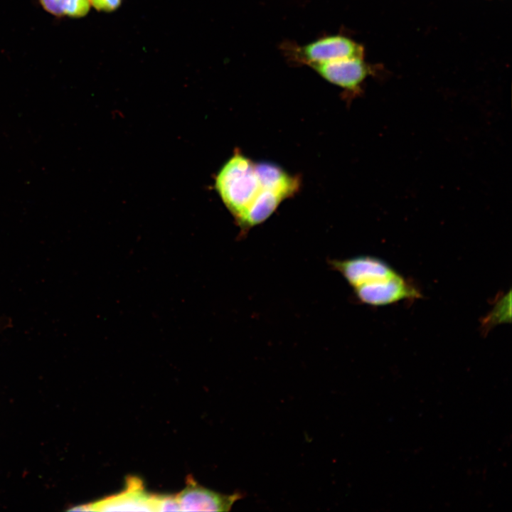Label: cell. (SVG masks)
Masks as SVG:
<instances>
[{
  "mask_svg": "<svg viewBox=\"0 0 512 512\" xmlns=\"http://www.w3.org/2000/svg\"><path fill=\"white\" fill-rule=\"evenodd\" d=\"M299 177L277 165L256 163L236 152L215 179L223 202L241 230L247 231L267 220L285 199L300 188Z\"/></svg>",
  "mask_w": 512,
  "mask_h": 512,
  "instance_id": "6da1fadb",
  "label": "cell"
},
{
  "mask_svg": "<svg viewBox=\"0 0 512 512\" xmlns=\"http://www.w3.org/2000/svg\"><path fill=\"white\" fill-rule=\"evenodd\" d=\"M330 263L365 304L385 306L422 296L414 284L380 258L359 255Z\"/></svg>",
  "mask_w": 512,
  "mask_h": 512,
  "instance_id": "7a4b0ae2",
  "label": "cell"
},
{
  "mask_svg": "<svg viewBox=\"0 0 512 512\" xmlns=\"http://www.w3.org/2000/svg\"><path fill=\"white\" fill-rule=\"evenodd\" d=\"M281 49L289 62L309 67L339 59L364 58L363 47L341 33L324 35L303 45L284 42Z\"/></svg>",
  "mask_w": 512,
  "mask_h": 512,
  "instance_id": "3957f363",
  "label": "cell"
},
{
  "mask_svg": "<svg viewBox=\"0 0 512 512\" xmlns=\"http://www.w3.org/2000/svg\"><path fill=\"white\" fill-rule=\"evenodd\" d=\"M309 68L323 79L341 87L351 96L358 95L361 92L363 83L370 73V67L361 57L314 64Z\"/></svg>",
  "mask_w": 512,
  "mask_h": 512,
  "instance_id": "277c9868",
  "label": "cell"
},
{
  "mask_svg": "<svg viewBox=\"0 0 512 512\" xmlns=\"http://www.w3.org/2000/svg\"><path fill=\"white\" fill-rule=\"evenodd\" d=\"M85 511H155V494L146 491L140 479L129 476L121 492L85 504Z\"/></svg>",
  "mask_w": 512,
  "mask_h": 512,
  "instance_id": "5b68a950",
  "label": "cell"
},
{
  "mask_svg": "<svg viewBox=\"0 0 512 512\" xmlns=\"http://www.w3.org/2000/svg\"><path fill=\"white\" fill-rule=\"evenodd\" d=\"M181 511H228L245 495L240 491L226 495L201 486L188 476L184 489L176 494Z\"/></svg>",
  "mask_w": 512,
  "mask_h": 512,
  "instance_id": "8992f818",
  "label": "cell"
},
{
  "mask_svg": "<svg viewBox=\"0 0 512 512\" xmlns=\"http://www.w3.org/2000/svg\"><path fill=\"white\" fill-rule=\"evenodd\" d=\"M155 511H181L176 496L155 494Z\"/></svg>",
  "mask_w": 512,
  "mask_h": 512,
  "instance_id": "52a82bcc",
  "label": "cell"
},
{
  "mask_svg": "<svg viewBox=\"0 0 512 512\" xmlns=\"http://www.w3.org/2000/svg\"><path fill=\"white\" fill-rule=\"evenodd\" d=\"M70 0H40L41 6L55 16H64Z\"/></svg>",
  "mask_w": 512,
  "mask_h": 512,
  "instance_id": "ba28073f",
  "label": "cell"
},
{
  "mask_svg": "<svg viewBox=\"0 0 512 512\" xmlns=\"http://www.w3.org/2000/svg\"><path fill=\"white\" fill-rule=\"evenodd\" d=\"M90 3L98 11L110 12L120 6L122 0H90Z\"/></svg>",
  "mask_w": 512,
  "mask_h": 512,
  "instance_id": "9c48e42d",
  "label": "cell"
}]
</instances>
